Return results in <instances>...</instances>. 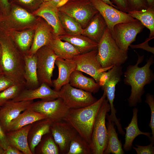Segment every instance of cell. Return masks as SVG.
<instances>
[{"instance_id":"1","label":"cell","mask_w":154,"mask_h":154,"mask_svg":"<svg viewBox=\"0 0 154 154\" xmlns=\"http://www.w3.org/2000/svg\"><path fill=\"white\" fill-rule=\"evenodd\" d=\"M136 53L138 58L136 64L129 66L123 73L124 84L131 87V94L127 99L129 105L131 107L135 106L142 102L145 86L150 84L154 79V73L150 68L154 62L153 56L148 59L144 66L140 67L138 65L143 61L144 56H140Z\"/></svg>"},{"instance_id":"2","label":"cell","mask_w":154,"mask_h":154,"mask_svg":"<svg viewBox=\"0 0 154 154\" xmlns=\"http://www.w3.org/2000/svg\"><path fill=\"white\" fill-rule=\"evenodd\" d=\"M0 64L4 74L15 83L25 82L23 54L7 32L0 27Z\"/></svg>"},{"instance_id":"3","label":"cell","mask_w":154,"mask_h":154,"mask_svg":"<svg viewBox=\"0 0 154 154\" xmlns=\"http://www.w3.org/2000/svg\"><path fill=\"white\" fill-rule=\"evenodd\" d=\"M106 98L104 93L93 104L78 109H69L63 120L67 122L90 145L94 123L99 109Z\"/></svg>"},{"instance_id":"4","label":"cell","mask_w":154,"mask_h":154,"mask_svg":"<svg viewBox=\"0 0 154 154\" xmlns=\"http://www.w3.org/2000/svg\"><path fill=\"white\" fill-rule=\"evenodd\" d=\"M97 50V59L103 68L121 66L128 58L127 52L119 48L107 27L98 43Z\"/></svg>"},{"instance_id":"5","label":"cell","mask_w":154,"mask_h":154,"mask_svg":"<svg viewBox=\"0 0 154 154\" xmlns=\"http://www.w3.org/2000/svg\"><path fill=\"white\" fill-rule=\"evenodd\" d=\"M110 110V104L106 98L98 112L93 128L90 146L93 154H103L106 149L108 132L106 119Z\"/></svg>"},{"instance_id":"6","label":"cell","mask_w":154,"mask_h":154,"mask_svg":"<svg viewBox=\"0 0 154 154\" xmlns=\"http://www.w3.org/2000/svg\"><path fill=\"white\" fill-rule=\"evenodd\" d=\"M58 9L73 18L83 29L98 12L90 0H70Z\"/></svg>"},{"instance_id":"7","label":"cell","mask_w":154,"mask_h":154,"mask_svg":"<svg viewBox=\"0 0 154 154\" xmlns=\"http://www.w3.org/2000/svg\"><path fill=\"white\" fill-rule=\"evenodd\" d=\"M144 26L138 20L115 25L111 33L112 37L119 48L128 52L129 47L135 40L137 35L142 32Z\"/></svg>"},{"instance_id":"8","label":"cell","mask_w":154,"mask_h":154,"mask_svg":"<svg viewBox=\"0 0 154 154\" xmlns=\"http://www.w3.org/2000/svg\"><path fill=\"white\" fill-rule=\"evenodd\" d=\"M37 56V75L40 84L46 83L52 86V78L55 62L58 57L48 45L44 46L35 53Z\"/></svg>"},{"instance_id":"9","label":"cell","mask_w":154,"mask_h":154,"mask_svg":"<svg viewBox=\"0 0 154 154\" xmlns=\"http://www.w3.org/2000/svg\"><path fill=\"white\" fill-rule=\"evenodd\" d=\"M123 74L121 66H114L107 72H103L98 83L104 90L110 104L111 113L109 116L111 120L114 122L118 120L113 104L115 88L116 85L121 80Z\"/></svg>"},{"instance_id":"10","label":"cell","mask_w":154,"mask_h":154,"mask_svg":"<svg viewBox=\"0 0 154 154\" xmlns=\"http://www.w3.org/2000/svg\"><path fill=\"white\" fill-rule=\"evenodd\" d=\"M59 91V97L69 109L84 108L97 100L92 93L74 87L69 83L63 86Z\"/></svg>"},{"instance_id":"11","label":"cell","mask_w":154,"mask_h":154,"mask_svg":"<svg viewBox=\"0 0 154 154\" xmlns=\"http://www.w3.org/2000/svg\"><path fill=\"white\" fill-rule=\"evenodd\" d=\"M36 21L33 14L21 7L11 4L9 14L3 16L0 21V27L6 31L31 26Z\"/></svg>"},{"instance_id":"12","label":"cell","mask_w":154,"mask_h":154,"mask_svg":"<svg viewBox=\"0 0 154 154\" xmlns=\"http://www.w3.org/2000/svg\"><path fill=\"white\" fill-rule=\"evenodd\" d=\"M27 108L44 115L52 122L63 120L69 110L60 97L52 100L33 102Z\"/></svg>"},{"instance_id":"13","label":"cell","mask_w":154,"mask_h":154,"mask_svg":"<svg viewBox=\"0 0 154 154\" xmlns=\"http://www.w3.org/2000/svg\"><path fill=\"white\" fill-rule=\"evenodd\" d=\"M97 49L74 56L72 59L76 66V70L84 72L91 76L99 83L103 72L110 69L103 68L98 60Z\"/></svg>"},{"instance_id":"14","label":"cell","mask_w":154,"mask_h":154,"mask_svg":"<svg viewBox=\"0 0 154 154\" xmlns=\"http://www.w3.org/2000/svg\"><path fill=\"white\" fill-rule=\"evenodd\" d=\"M93 6L105 20L110 33L116 25L135 21L127 13L124 12L106 4L101 0H90Z\"/></svg>"},{"instance_id":"15","label":"cell","mask_w":154,"mask_h":154,"mask_svg":"<svg viewBox=\"0 0 154 154\" xmlns=\"http://www.w3.org/2000/svg\"><path fill=\"white\" fill-rule=\"evenodd\" d=\"M50 132L58 146L60 154H67L72 139L78 133L75 129L64 120L52 122Z\"/></svg>"},{"instance_id":"16","label":"cell","mask_w":154,"mask_h":154,"mask_svg":"<svg viewBox=\"0 0 154 154\" xmlns=\"http://www.w3.org/2000/svg\"><path fill=\"white\" fill-rule=\"evenodd\" d=\"M60 97L59 91L52 89L46 83L41 84L35 89H25L22 90L15 98L11 100L13 102L33 100L40 99L41 100L50 101Z\"/></svg>"},{"instance_id":"17","label":"cell","mask_w":154,"mask_h":154,"mask_svg":"<svg viewBox=\"0 0 154 154\" xmlns=\"http://www.w3.org/2000/svg\"><path fill=\"white\" fill-rule=\"evenodd\" d=\"M33 102V100L19 102L10 100L0 107V122L6 132L12 120Z\"/></svg>"},{"instance_id":"18","label":"cell","mask_w":154,"mask_h":154,"mask_svg":"<svg viewBox=\"0 0 154 154\" xmlns=\"http://www.w3.org/2000/svg\"><path fill=\"white\" fill-rule=\"evenodd\" d=\"M58 11L56 6L43 2L33 14L43 18L52 27L55 36L58 37L66 33L60 22Z\"/></svg>"},{"instance_id":"19","label":"cell","mask_w":154,"mask_h":154,"mask_svg":"<svg viewBox=\"0 0 154 154\" xmlns=\"http://www.w3.org/2000/svg\"><path fill=\"white\" fill-rule=\"evenodd\" d=\"M55 36L52 27L46 21H39L36 23L32 44L27 53L33 54L41 47L48 45Z\"/></svg>"},{"instance_id":"20","label":"cell","mask_w":154,"mask_h":154,"mask_svg":"<svg viewBox=\"0 0 154 154\" xmlns=\"http://www.w3.org/2000/svg\"><path fill=\"white\" fill-rule=\"evenodd\" d=\"M55 64L57 66L58 75L56 79L52 80L54 90L60 91L62 87L69 83L70 77L72 73L76 70V64L72 59H66L58 57Z\"/></svg>"},{"instance_id":"21","label":"cell","mask_w":154,"mask_h":154,"mask_svg":"<svg viewBox=\"0 0 154 154\" xmlns=\"http://www.w3.org/2000/svg\"><path fill=\"white\" fill-rule=\"evenodd\" d=\"M32 124L17 130L6 132L9 145L24 154H32L29 146L28 136Z\"/></svg>"},{"instance_id":"22","label":"cell","mask_w":154,"mask_h":154,"mask_svg":"<svg viewBox=\"0 0 154 154\" xmlns=\"http://www.w3.org/2000/svg\"><path fill=\"white\" fill-rule=\"evenodd\" d=\"M36 122L33 126L32 125L28 136L29 146L32 154L35 153V148L43 136L50 132V127L52 123L47 119Z\"/></svg>"},{"instance_id":"23","label":"cell","mask_w":154,"mask_h":154,"mask_svg":"<svg viewBox=\"0 0 154 154\" xmlns=\"http://www.w3.org/2000/svg\"><path fill=\"white\" fill-rule=\"evenodd\" d=\"M24 61V78L25 86L27 89L37 88L40 84L37 71V56L36 53L32 54H23Z\"/></svg>"},{"instance_id":"24","label":"cell","mask_w":154,"mask_h":154,"mask_svg":"<svg viewBox=\"0 0 154 154\" xmlns=\"http://www.w3.org/2000/svg\"><path fill=\"white\" fill-rule=\"evenodd\" d=\"M58 37L61 40L71 44L80 54L97 49L98 43L82 34L70 35L65 33Z\"/></svg>"},{"instance_id":"25","label":"cell","mask_w":154,"mask_h":154,"mask_svg":"<svg viewBox=\"0 0 154 154\" xmlns=\"http://www.w3.org/2000/svg\"><path fill=\"white\" fill-rule=\"evenodd\" d=\"M107 27L105 20L98 12L92 17L87 26L83 29L82 35L98 43Z\"/></svg>"},{"instance_id":"26","label":"cell","mask_w":154,"mask_h":154,"mask_svg":"<svg viewBox=\"0 0 154 154\" xmlns=\"http://www.w3.org/2000/svg\"><path fill=\"white\" fill-rule=\"evenodd\" d=\"M133 116L131 120L128 125L124 129L126 130L125 134V142L123 148L126 151L131 150L133 143L135 138L138 136L143 135L147 136L149 139L151 138V133L143 132L140 131L138 126L137 123L138 109L134 108L133 109Z\"/></svg>"},{"instance_id":"27","label":"cell","mask_w":154,"mask_h":154,"mask_svg":"<svg viewBox=\"0 0 154 154\" xmlns=\"http://www.w3.org/2000/svg\"><path fill=\"white\" fill-rule=\"evenodd\" d=\"M69 83L74 87L94 94L97 92L100 87L93 78L86 77L82 72L76 70L71 74Z\"/></svg>"},{"instance_id":"28","label":"cell","mask_w":154,"mask_h":154,"mask_svg":"<svg viewBox=\"0 0 154 154\" xmlns=\"http://www.w3.org/2000/svg\"><path fill=\"white\" fill-rule=\"evenodd\" d=\"M44 119H46V117L44 115L27 108L12 120L7 132L17 130Z\"/></svg>"},{"instance_id":"29","label":"cell","mask_w":154,"mask_h":154,"mask_svg":"<svg viewBox=\"0 0 154 154\" xmlns=\"http://www.w3.org/2000/svg\"><path fill=\"white\" fill-rule=\"evenodd\" d=\"M106 118L108 122L106 123L107 129V146L103 154H123L124 152L122 147L121 142L118 139V135L114 127L115 124L110 119L107 113Z\"/></svg>"},{"instance_id":"30","label":"cell","mask_w":154,"mask_h":154,"mask_svg":"<svg viewBox=\"0 0 154 154\" xmlns=\"http://www.w3.org/2000/svg\"><path fill=\"white\" fill-rule=\"evenodd\" d=\"M58 57L66 59H72L80 54L79 51L69 42L61 40L55 36L48 45Z\"/></svg>"},{"instance_id":"31","label":"cell","mask_w":154,"mask_h":154,"mask_svg":"<svg viewBox=\"0 0 154 154\" xmlns=\"http://www.w3.org/2000/svg\"><path fill=\"white\" fill-rule=\"evenodd\" d=\"M6 31L23 54L27 53L32 44L34 30L30 29L22 31Z\"/></svg>"},{"instance_id":"32","label":"cell","mask_w":154,"mask_h":154,"mask_svg":"<svg viewBox=\"0 0 154 154\" xmlns=\"http://www.w3.org/2000/svg\"><path fill=\"white\" fill-rule=\"evenodd\" d=\"M127 13L138 20L150 31L149 37L154 38V7H149L146 9L140 11L131 10Z\"/></svg>"},{"instance_id":"33","label":"cell","mask_w":154,"mask_h":154,"mask_svg":"<svg viewBox=\"0 0 154 154\" xmlns=\"http://www.w3.org/2000/svg\"><path fill=\"white\" fill-rule=\"evenodd\" d=\"M58 15L60 23L66 33L70 35L82 34L83 28L76 20L59 11Z\"/></svg>"},{"instance_id":"34","label":"cell","mask_w":154,"mask_h":154,"mask_svg":"<svg viewBox=\"0 0 154 154\" xmlns=\"http://www.w3.org/2000/svg\"><path fill=\"white\" fill-rule=\"evenodd\" d=\"M90 145L78 134L72 139L67 154H92Z\"/></svg>"},{"instance_id":"35","label":"cell","mask_w":154,"mask_h":154,"mask_svg":"<svg viewBox=\"0 0 154 154\" xmlns=\"http://www.w3.org/2000/svg\"><path fill=\"white\" fill-rule=\"evenodd\" d=\"M25 87V82L16 83L0 92V107L15 98Z\"/></svg>"},{"instance_id":"36","label":"cell","mask_w":154,"mask_h":154,"mask_svg":"<svg viewBox=\"0 0 154 154\" xmlns=\"http://www.w3.org/2000/svg\"><path fill=\"white\" fill-rule=\"evenodd\" d=\"M50 133L46 136L41 142L39 153L42 154H58L60 153L58 147Z\"/></svg>"},{"instance_id":"37","label":"cell","mask_w":154,"mask_h":154,"mask_svg":"<svg viewBox=\"0 0 154 154\" xmlns=\"http://www.w3.org/2000/svg\"><path fill=\"white\" fill-rule=\"evenodd\" d=\"M145 102L149 105L150 109L151 118L149 126L151 128L152 133L150 141H154V96L150 93H147L146 96Z\"/></svg>"},{"instance_id":"38","label":"cell","mask_w":154,"mask_h":154,"mask_svg":"<svg viewBox=\"0 0 154 154\" xmlns=\"http://www.w3.org/2000/svg\"><path fill=\"white\" fill-rule=\"evenodd\" d=\"M21 5L28 9H37L43 3V0H15Z\"/></svg>"},{"instance_id":"39","label":"cell","mask_w":154,"mask_h":154,"mask_svg":"<svg viewBox=\"0 0 154 154\" xmlns=\"http://www.w3.org/2000/svg\"><path fill=\"white\" fill-rule=\"evenodd\" d=\"M131 10L140 11L147 9L149 7L146 0H128Z\"/></svg>"},{"instance_id":"40","label":"cell","mask_w":154,"mask_h":154,"mask_svg":"<svg viewBox=\"0 0 154 154\" xmlns=\"http://www.w3.org/2000/svg\"><path fill=\"white\" fill-rule=\"evenodd\" d=\"M150 144L147 145L143 146L135 144L136 147L132 146L137 154H154V141H151Z\"/></svg>"},{"instance_id":"41","label":"cell","mask_w":154,"mask_h":154,"mask_svg":"<svg viewBox=\"0 0 154 154\" xmlns=\"http://www.w3.org/2000/svg\"><path fill=\"white\" fill-rule=\"evenodd\" d=\"M15 83L4 74L0 76V92L13 85Z\"/></svg>"},{"instance_id":"42","label":"cell","mask_w":154,"mask_h":154,"mask_svg":"<svg viewBox=\"0 0 154 154\" xmlns=\"http://www.w3.org/2000/svg\"><path fill=\"white\" fill-rule=\"evenodd\" d=\"M153 38L149 37L147 38L143 42L136 45L130 44L129 46L133 49L141 48L154 54V48L150 46L148 44V42Z\"/></svg>"},{"instance_id":"43","label":"cell","mask_w":154,"mask_h":154,"mask_svg":"<svg viewBox=\"0 0 154 154\" xmlns=\"http://www.w3.org/2000/svg\"><path fill=\"white\" fill-rule=\"evenodd\" d=\"M111 1L121 11L127 13L131 11L128 0H111Z\"/></svg>"},{"instance_id":"44","label":"cell","mask_w":154,"mask_h":154,"mask_svg":"<svg viewBox=\"0 0 154 154\" xmlns=\"http://www.w3.org/2000/svg\"><path fill=\"white\" fill-rule=\"evenodd\" d=\"M9 145L6 132L0 122V146L5 150Z\"/></svg>"},{"instance_id":"45","label":"cell","mask_w":154,"mask_h":154,"mask_svg":"<svg viewBox=\"0 0 154 154\" xmlns=\"http://www.w3.org/2000/svg\"><path fill=\"white\" fill-rule=\"evenodd\" d=\"M11 6L9 0H0V12L3 16H6L9 14Z\"/></svg>"},{"instance_id":"46","label":"cell","mask_w":154,"mask_h":154,"mask_svg":"<svg viewBox=\"0 0 154 154\" xmlns=\"http://www.w3.org/2000/svg\"><path fill=\"white\" fill-rule=\"evenodd\" d=\"M22 152L14 147L9 145L7 148L4 150L3 154H23Z\"/></svg>"},{"instance_id":"47","label":"cell","mask_w":154,"mask_h":154,"mask_svg":"<svg viewBox=\"0 0 154 154\" xmlns=\"http://www.w3.org/2000/svg\"><path fill=\"white\" fill-rule=\"evenodd\" d=\"M103 2L110 6H112L115 8L118 9L117 7L112 3L110 0H101Z\"/></svg>"},{"instance_id":"48","label":"cell","mask_w":154,"mask_h":154,"mask_svg":"<svg viewBox=\"0 0 154 154\" xmlns=\"http://www.w3.org/2000/svg\"><path fill=\"white\" fill-rule=\"evenodd\" d=\"M70 0H61L57 4L56 7L58 8L65 5Z\"/></svg>"},{"instance_id":"49","label":"cell","mask_w":154,"mask_h":154,"mask_svg":"<svg viewBox=\"0 0 154 154\" xmlns=\"http://www.w3.org/2000/svg\"><path fill=\"white\" fill-rule=\"evenodd\" d=\"M61 0H50V1L45 2L47 3L50 4L56 7L57 3Z\"/></svg>"},{"instance_id":"50","label":"cell","mask_w":154,"mask_h":154,"mask_svg":"<svg viewBox=\"0 0 154 154\" xmlns=\"http://www.w3.org/2000/svg\"><path fill=\"white\" fill-rule=\"evenodd\" d=\"M149 6L154 7V0H146Z\"/></svg>"},{"instance_id":"51","label":"cell","mask_w":154,"mask_h":154,"mask_svg":"<svg viewBox=\"0 0 154 154\" xmlns=\"http://www.w3.org/2000/svg\"><path fill=\"white\" fill-rule=\"evenodd\" d=\"M3 74H4L3 73V69H2V68L1 67V65L0 64V76L1 75H2Z\"/></svg>"},{"instance_id":"52","label":"cell","mask_w":154,"mask_h":154,"mask_svg":"<svg viewBox=\"0 0 154 154\" xmlns=\"http://www.w3.org/2000/svg\"><path fill=\"white\" fill-rule=\"evenodd\" d=\"M1 47L0 45V61L1 58Z\"/></svg>"},{"instance_id":"53","label":"cell","mask_w":154,"mask_h":154,"mask_svg":"<svg viewBox=\"0 0 154 154\" xmlns=\"http://www.w3.org/2000/svg\"><path fill=\"white\" fill-rule=\"evenodd\" d=\"M3 17V16L0 12V21L1 20Z\"/></svg>"},{"instance_id":"54","label":"cell","mask_w":154,"mask_h":154,"mask_svg":"<svg viewBox=\"0 0 154 154\" xmlns=\"http://www.w3.org/2000/svg\"><path fill=\"white\" fill-rule=\"evenodd\" d=\"M50 0H43V2H46L50 1Z\"/></svg>"},{"instance_id":"55","label":"cell","mask_w":154,"mask_h":154,"mask_svg":"<svg viewBox=\"0 0 154 154\" xmlns=\"http://www.w3.org/2000/svg\"></svg>"}]
</instances>
